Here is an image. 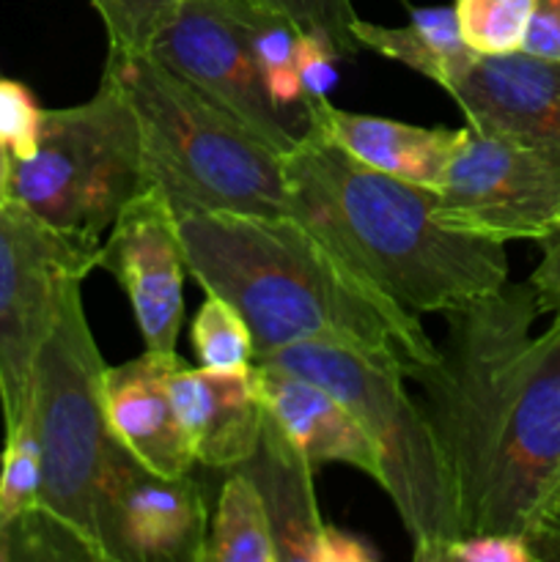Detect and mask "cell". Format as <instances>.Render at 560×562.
I'll return each instance as SVG.
<instances>
[{
    "mask_svg": "<svg viewBox=\"0 0 560 562\" xmlns=\"http://www.w3.org/2000/svg\"><path fill=\"white\" fill-rule=\"evenodd\" d=\"M448 316L439 357L415 379L439 439L461 536H525L560 467V322L527 283H505Z\"/></svg>",
    "mask_w": 560,
    "mask_h": 562,
    "instance_id": "1",
    "label": "cell"
},
{
    "mask_svg": "<svg viewBox=\"0 0 560 562\" xmlns=\"http://www.w3.org/2000/svg\"><path fill=\"white\" fill-rule=\"evenodd\" d=\"M176 223L187 272L239 311L256 360L302 340H346L401 366L412 382L437 362L421 318L291 214H181Z\"/></svg>",
    "mask_w": 560,
    "mask_h": 562,
    "instance_id": "2",
    "label": "cell"
},
{
    "mask_svg": "<svg viewBox=\"0 0 560 562\" xmlns=\"http://www.w3.org/2000/svg\"><path fill=\"white\" fill-rule=\"evenodd\" d=\"M289 214L404 311L448 313L508 283L503 241L439 220L437 192L305 132L283 154Z\"/></svg>",
    "mask_w": 560,
    "mask_h": 562,
    "instance_id": "3",
    "label": "cell"
},
{
    "mask_svg": "<svg viewBox=\"0 0 560 562\" xmlns=\"http://www.w3.org/2000/svg\"><path fill=\"white\" fill-rule=\"evenodd\" d=\"M104 71L141 126L148 187L181 214H289L283 154L234 113L159 64L152 53L110 47Z\"/></svg>",
    "mask_w": 560,
    "mask_h": 562,
    "instance_id": "4",
    "label": "cell"
},
{
    "mask_svg": "<svg viewBox=\"0 0 560 562\" xmlns=\"http://www.w3.org/2000/svg\"><path fill=\"white\" fill-rule=\"evenodd\" d=\"M258 360L302 373L335 395L373 442L379 486L393 499L417 562H445L461 538L453 481L426 406L406 393V371L346 340H302Z\"/></svg>",
    "mask_w": 560,
    "mask_h": 562,
    "instance_id": "5",
    "label": "cell"
},
{
    "mask_svg": "<svg viewBox=\"0 0 560 562\" xmlns=\"http://www.w3.org/2000/svg\"><path fill=\"white\" fill-rule=\"evenodd\" d=\"M104 362L82 307V280L60 291L31 379V423L42 461L38 508L99 554V492L119 439L102 398Z\"/></svg>",
    "mask_w": 560,
    "mask_h": 562,
    "instance_id": "6",
    "label": "cell"
},
{
    "mask_svg": "<svg viewBox=\"0 0 560 562\" xmlns=\"http://www.w3.org/2000/svg\"><path fill=\"white\" fill-rule=\"evenodd\" d=\"M146 187L141 126L108 71L88 102L44 110L36 151L11 157V201L93 245Z\"/></svg>",
    "mask_w": 560,
    "mask_h": 562,
    "instance_id": "7",
    "label": "cell"
},
{
    "mask_svg": "<svg viewBox=\"0 0 560 562\" xmlns=\"http://www.w3.org/2000/svg\"><path fill=\"white\" fill-rule=\"evenodd\" d=\"M102 245L75 239L20 206L0 203V412L3 434L31 412L38 346L53 324L60 291L99 267Z\"/></svg>",
    "mask_w": 560,
    "mask_h": 562,
    "instance_id": "8",
    "label": "cell"
},
{
    "mask_svg": "<svg viewBox=\"0 0 560 562\" xmlns=\"http://www.w3.org/2000/svg\"><path fill=\"white\" fill-rule=\"evenodd\" d=\"M448 228L492 241H541L560 228V159L497 132L461 126L437 184Z\"/></svg>",
    "mask_w": 560,
    "mask_h": 562,
    "instance_id": "9",
    "label": "cell"
},
{
    "mask_svg": "<svg viewBox=\"0 0 560 562\" xmlns=\"http://www.w3.org/2000/svg\"><path fill=\"white\" fill-rule=\"evenodd\" d=\"M148 53L223 104L275 151L296 146L305 130L275 104L247 38L242 0H181Z\"/></svg>",
    "mask_w": 560,
    "mask_h": 562,
    "instance_id": "10",
    "label": "cell"
},
{
    "mask_svg": "<svg viewBox=\"0 0 560 562\" xmlns=\"http://www.w3.org/2000/svg\"><path fill=\"white\" fill-rule=\"evenodd\" d=\"M102 562H201L209 510L190 475L168 477L115 445L99 492Z\"/></svg>",
    "mask_w": 560,
    "mask_h": 562,
    "instance_id": "11",
    "label": "cell"
},
{
    "mask_svg": "<svg viewBox=\"0 0 560 562\" xmlns=\"http://www.w3.org/2000/svg\"><path fill=\"white\" fill-rule=\"evenodd\" d=\"M99 267L124 289L146 351H176L184 322L187 261L168 198L146 187L132 198L102 245Z\"/></svg>",
    "mask_w": 560,
    "mask_h": 562,
    "instance_id": "12",
    "label": "cell"
},
{
    "mask_svg": "<svg viewBox=\"0 0 560 562\" xmlns=\"http://www.w3.org/2000/svg\"><path fill=\"white\" fill-rule=\"evenodd\" d=\"M450 97L475 130L514 137L560 159V64L527 53L478 55Z\"/></svg>",
    "mask_w": 560,
    "mask_h": 562,
    "instance_id": "13",
    "label": "cell"
},
{
    "mask_svg": "<svg viewBox=\"0 0 560 562\" xmlns=\"http://www.w3.org/2000/svg\"><path fill=\"white\" fill-rule=\"evenodd\" d=\"M184 366L176 351H143L121 366H104L102 398L113 437L157 475H190L187 434L170 398V373Z\"/></svg>",
    "mask_w": 560,
    "mask_h": 562,
    "instance_id": "14",
    "label": "cell"
},
{
    "mask_svg": "<svg viewBox=\"0 0 560 562\" xmlns=\"http://www.w3.org/2000/svg\"><path fill=\"white\" fill-rule=\"evenodd\" d=\"M250 382L264 415L313 470L322 464H349L379 483L382 467L377 448L357 417L329 390L267 360H253Z\"/></svg>",
    "mask_w": 560,
    "mask_h": 562,
    "instance_id": "15",
    "label": "cell"
},
{
    "mask_svg": "<svg viewBox=\"0 0 560 562\" xmlns=\"http://www.w3.org/2000/svg\"><path fill=\"white\" fill-rule=\"evenodd\" d=\"M170 398L187 434L195 464L234 470L261 445L264 409L247 373H214L206 368H176Z\"/></svg>",
    "mask_w": 560,
    "mask_h": 562,
    "instance_id": "16",
    "label": "cell"
},
{
    "mask_svg": "<svg viewBox=\"0 0 560 562\" xmlns=\"http://www.w3.org/2000/svg\"><path fill=\"white\" fill-rule=\"evenodd\" d=\"M305 132L324 137L351 159L379 173L432 190H437L443 181L450 154L461 135V130L415 126L382 115L349 113L333 108L327 99L305 102Z\"/></svg>",
    "mask_w": 560,
    "mask_h": 562,
    "instance_id": "17",
    "label": "cell"
},
{
    "mask_svg": "<svg viewBox=\"0 0 560 562\" xmlns=\"http://www.w3.org/2000/svg\"><path fill=\"white\" fill-rule=\"evenodd\" d=\"M256 481L267 505L278 562H318L327 527L313 497V467L264 415L261 445L239 464Z\"/></svg>",
    "mask_w": 560,
    "mask_h": 562,
    "instance_id": "18",
    "label": "cell"
},
{
    "mask_svg": "<svg viewBox=\"0 0 560 562\" xmlns=\"http://www.w3.org/2000/svg\"><path fill=\"white\" fill-rule=\"evenodd\" d=\"M357 44L395 64L410 66L417 75L428 77L439 88L450 91L461 75L478 58L459 33L453 5L415 9L410 22L399 27L377 25L357 16L351 22Z\"/></svg>",
    "mask_w": 560,
    "mask_h": 562,
    "instance_id": "19",
    "label": "cell"
},
{
    "mask_svg": "<svg viewBox=\"0 0 560 562\" xmlns=\"http://www.w3.org/2000/svg\"><path fill=\"white\" fill-rule=\"evenodd\" d=\"M201 562H278L267 505L256 481L239 467L220 488Z\"/></svg>",
    "mask_w": 560,
    "mask_h": 562,
    "instance_id": "20",
    "label": "cell"
},
{
    "mask_svg": "<svg viewBox=\"0 0 560 562\" xmlns=\"http://www.w3.org/2000/svg\"><path fill=\"white\" fill-rule=\"evenodd\" d=\"M242 16H245L253 58H256L258 71H261L275 104L305 130V104H302L305 97H302L294 58L300 27L289 16L278 14L267 5H258L256 0H242Z\"/></svg>",
    "mask_w": 560,
    "mask_h": 562,
    "instance_id": "21",
    "label": "cell"
},
{
    "mask_svg": "<svg viewBox=\"0 0 560 562\" xmlns=\"http://www.w3.org/2000/svg\"><path fill=\"white\" fill-rule=\"evenodd\" d=\"M192 346L201 368L214 373H247L256 351L253 335L245 318L223 296L209 294V300L198 307L190 329Z\"/></svg>",
    "mask_w": 560,
    "mask_h": 562,
    "instance_id": "22",
    "label": "cell"
},
{
    "mask_svg": "<svg viewBox=\"0 0 560 562\" xmlns=\"http://www.w3.org/2000/svg\"><path fill=\"white\" fill-rule=\"evenodd\" d=\"M536 0H456V22L475 55L519 53Z\"/></svg>",
    "mask_w": 560,
    "mask_h": 562,
    "instance_id": "23",
    "label": "cell"
},
{
    "mask_svg": "<svg viewBox=\"0 0 560 562\" xmlns=\"http://www.w3.org/2000/svg\"><path fill=\"white\" fill-rule=\"evenodd\" d=\"M38 486H42V461H38V442L27 412L20 426L5 434L3 456H0V530H5L27 510L38 508Z\"/></svg>",
    "mask_w": 560,
    "mask_h": 562,
    "instance_id": "24",
    "label": "cell"
},
{
    "mask_svg": "<svg viewBox=\"0 0 560 562\" xmlns=\"http://www.w3.org/2000/svg\"><path fill=\"white\" fill-rule=\"evenodd\" d=\"M14 560H97L82 538L42 508L27 510L0 530V562Z\"/></svg>",
    "mask_w": 560,
    "mask_h": 562,
    "instance_id": "25",
    "label": "cell"
},
{
    "mask_svg": "<svg viewBox=\"0 0 560 562\" xmlns=\"http://www.w3.org/2000/svg\"><path fill=\"white\" fill-rule=\"evenodd\" d=\"M102 20L110 47L148 53L154 38L173 20L181 0H91Z\"/></svg>",
    "mask_w": 560,
    "mask_h": 562,
    "instance_id": "26",
    "label": "cell"
},
{
    "mask_svg": "<svg viewBox=\"0 0 560 562\" xmlns=\"http://www.w3.org/2000/svg\"><path fill=\"white\" fill-rule=\"evenodd\" d=\"M256 3L289 16L300 31L322 36L324 42L333 44L340 58L360 49L351 33V22L357 20L351 0H256Z\"/></svg>",
    "mask_w": 560,
    "mask_h": 562,
    "instance_id": "27",
    "label": "cell"
},
{
    "mask_svg": "<svg viewBox=\"0 0 560 562\" xmlns=\"http://www.w3.org/2000/svg\"><path fill=\"white\" fill-rule=\"evenodd\" d=\"M44 108L20 80L0 77V143L11 157L25 159L36 151Z\"/></svg>",
    "mask_w": 560,
    "mask_h": 562,
    "instance_id": "28",
    "label": "cell"
},
{
    "mask_svg": "<svg viewBox=\"0 0 560 562\" xmlns=\"http://www.w3.org/2000/svg\"><path fill=\"white\" fill-rule=\"evenodd\" d=\"M294 58H296V75L302 82V104L318 102L327 99L329 91L335 88L338 71H335V60L340 58L329 42H324L316 33H296L294 44Z\"/></svg>",
    "mask_w": 560,
    "mask_h": 562,
    "instance_id": "29",
    "label": "cell"
},
{
    "mask_svg": "<svg viewBox=\"0 0 560 562\" xmlns=\"http://www.w3.org/2000/svg\"><path fill=\"white\" fill-rule=\"evenodd\" d=\"M445 562H536V558L525 536L478 532L456 538L445 552Z\"/></svg>",
    "mask_w": 560,
    "mask_h": 562,
    "instance_id": "30",
    "label": "cell"
},
{
    "mask_svg": "<svg viewBox=\"0 0 560 562\" xmlns=\"http://www.w3.org/2000/svg\"><path fill=\"white\" fill-rule=\"evenodd\" d=\"M536 562H560V467L525 532Z\"/></svg>",
    "mask_w": 560,
    "mask_h": 562,
    "instance_id": "31",
    "label": "cell"
},
{
    "mask_svg": "<svg viewBox=\"0 0 560 562\" xmlns=\"http://www.w3.org/2000/svg\"><path fill=\"white\" fill-rule=\"evenodd\" d=\"M538 245H541V261L533 269L530 285L541 313H549L552 322H560V228L544 236Z\"/></svg>",
    "mask_w": 560,
    "mask_h": 562,
    "instance_id": "32",
    "label": "cell"
},
{
    "mask_svg": "<svg viewBox=\"0 0 560 562\" xmlns=\"http://www.w3.org/2000/svg\"><path fill=\"white\" fill-rule=\"evenodd\" d=\"M522 53L560 64V0H536Z\"/></svg>",
    "mask_w": 560,
    "mask_h": 562,
    "instance_id": "33",
    "label": "cell"
},
{
    "mask_svg": "<svg viewBox=\"0 0 560 562\" xmlns=\"http://www.w3.org/2000/svg\"><path fill=\"white\" fill-rule=\"evenodd\" d=\"M11 201V154L0 143V203Z\"/></svg>",
    "mask_w": 560,
    "mask_h": 562,
    "instance_id": "34",
    "label": "cell"
}]
</instances>
